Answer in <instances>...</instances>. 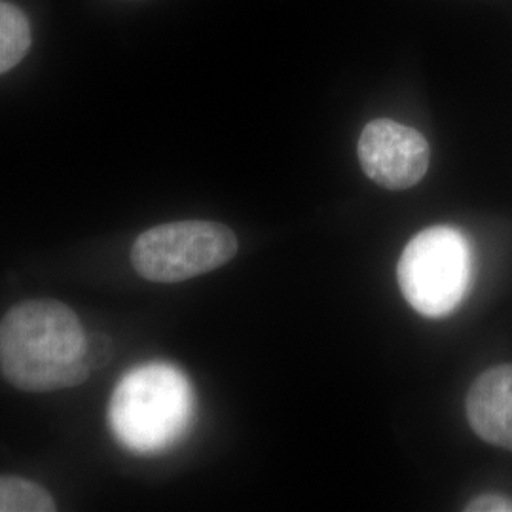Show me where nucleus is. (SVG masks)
I'll return each instance as SVG.
<instances>
[{
  "label": "nucleus",
  "instance_id": "4",
  "mask_svg": "<svg viewBox=\"0 0 512 512\" xmlns=\"http://www.w3.org/2000/svg\"><path fill=\"white\" fill-rule=\"evenodd\" d=\"M236 234L219 222L181 220L143 232L133 249L135 272L154 283L209 274L238 255Z\"/></svg>",
  "mask_w": 512,
  "mask_h": 512
},
{
  "label": "nucleus",
  "instance_id": "1",
  "mask_svg": "<svg viewBox=\"0 0 512 512\" xmlns=\"http://www.w3.org/2000/svg\"><path fill=\"white\" fill-rule=\"evenodd\" d=\"M90 340L80 319L57 300H25L0 321V370L29 393L80 385L90 376Z\"/></svg>",
  "mask_w": 512,
  "mask_h": 512
},
{
  "label": "nucleus",
  "instance_id": "8",
  "mask_svg": "<svg viewBox=\"0 0 512 512\" xmlns=\"http://www.w3.org/2000/svg\"><path fill=\"white\" fill-rule=\"evenodd\" d=\"M55 501L40 484L21 476H0V512H52Z\"/></svg>",
  "mask_w": 512,
  "mask_h": 512
},
{
  "label": "nucleus",
  "instance_id": "3",
  "mask_svg": "<svg viewBox=\"0 0 512 512\" xmlns=\"http://www.w3.org/2000/svg\"><path fill=\"white\" fill-rule=\"evenodd\" d=\"M397 275L414 310L425 317H444L458 308L471 287L469 241L450 226L427 228L406 245Z\"/></svg>",
  "mask_w": 512,
  "mask_h": 512
},
{
  "label": "nucleus",
  "instance_id": "5",
  "mask_svg": "<svg viewBox=\"0 0 512 512\" xmlns=\"http://www.w3.org/2000/svg\"><path fill=\"white\" fill-rule=\"evenodd\" d=\"M357 152L366 177L387 190L412 188L429 169L427 139L418 129L387 118L366 124Z\"/></svg>",
  "mask_w": 512,
  "mask_h": 512
},
{
  "label": "nucleus",
  "instance_id": "6",
  "mask_svg": "<svg viewBox=\"0 0 512 512\" xmlns=\"http://www.w3.org/2000/svg\"><path fill=\"white\" fill-rule=\"evenodd\" d=\"M467 418L480 439L512 452V365L494 366L476 378Z\"/></svg>",
  "mask_w": 512,
  "mask_h": 512
},
{
  "label": "nucleus",
  "instance_id": "9",
  "mask_svg": "<svg viewBox=\"0 0 512 512\" xmlns=\"http://www.w3.org/2000/svg\"><path fill=\"white\" fill-rule=\"evenodd\" d=\"M467 512H512V499L505 495L484 494L473 499L467 507Z\"/></svg>",
  "mask_w": 512,
  "mask_h": 512
},
{
  "label": "nucleus",
  "instance_id": "7",
  "mask_svg": "<svg viewBox=\"0 0 512 512\" xmlns=\"http://www.w3.org/2000/svg\"><path fill=\"white\" fill-rule=\"evenodd\" d=\"M31 48V25L18 6L0 0V74L14 69Z\"/></svg>",
  "mask_w": 512,
  "mask_h": 512
},
{
  "label": "nucleus",
  "instance_id": "2",
  "mask_svg": "<svg viewBox=\"0 0 512 512\" xmlns=\"http://www.w3.org/2000/svg\"><path fill=\"white\" fill-rule=\"evenodd\" d=\"M194 418V391L173 365L131 368L109 406L112 433L135 454H158L183 437Z\"/></svg>",
  "mask_w": 512,
  "mask_h": 512
}]
</instances>
